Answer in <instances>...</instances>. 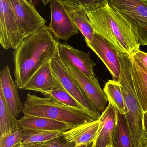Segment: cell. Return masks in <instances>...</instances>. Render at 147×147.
Instances as JSON below:
<instances>
[{
	"mask_svg": "<svg viewBox=\"0 0 147 147\" xmlns=\"http://www.w3.org/2000/svg\"><path fill=\"white\" fill-rule=\"evenodd\" d=\"M94 142H91L88 145H83V146H77L75 147H94Z\"/></svg>",
	"mask_w": 147,
	"mask_h": 147,
	"instance_id": "obj_32",
	"label": "cell"
},
{
	"mask_svg": "<svg viewBox=\"0 0 147 147\" xmlns=\"http://www.w3.org/2000/svg\"><path fill=\"white\" fill-rule=\"evenodd\" d=\"M142 1H144L146 2H147V0H142Z\"/></svg>",
	"mask_w": 147,
	"mask_h": 147,
	"instance_id": "obj_36",
	"label": "cell"
},
{
	"mask_svg": "<svg viewBox=\"0 0 147 147\" xmlns=\"http://www.w3.org/2000/svg\"><path fill=\"white\" fill-rule=\"evenodd\" d=\"M100 121L99 119L91 122L72 128L64 132V137L68 141L76 143L77 146L88 145L95 142L98 129Z\"/></svg>",
	"mask_w": 147,
	"mask_h": 147,
	"instance_id": "obj_17",
	"label": "cell"
},
{
	"mask_svg": "<svg viewBox=\"0 0 147 147\" xmlns=\"http://www.w3.org/2000/svg\"><path fill=\"white\" fill-rule=\"evenodd\" d=\"M60 85L53 73L49 62L41 67L32 76L23 89L41 93L51 91Z\"/></svg>",
	"mask_w": 147,
	"mask_h": 147,
	"instance_id": "obj_15",
	"label": "cell"
},
{
	"mask_svg": "<svg viewBox=\"0 0 147 147\" xmlns=\"http://www.w3.org/2000/svg\"><path fill=\"white\" fill-rule=\"evenodd\" d=\"M13 147H22V143L21 142H20L19 143H17L16 145H15Z\"/></svg>",
	"mask_w": 147,
	"mask_h": 147,
	"instance_id": "obj_34",
	"label": "cell"
},
{
	"mask_svg": "<svg viewBox=\"0 0 147 147\" xmlns=\"http://www.w3.org/2000/svg\"><path fill=\"white\" fill-rule=\"evenodd\" d=\"M22 112L24 115L64 123L72 128L96 120L85 111L67 106L50 98L40 97L30 93L27 94Z\"/></svg>",
	"mask_w": 147,
	"mask_h": 147,
	"instance_id": "obj_3",
	"label": "cell"
},
{
	"mask_svg": "<svg viewBox=\"0 0 147 147\" xmlns=\"http://www.w3.org/2000/svg\"><path fill=\"white\" fill-rule=\"evenodd\" d=\"M41 93L47 97L52 98L67 106L75 108L88 113L85 108L81 105L61 85L58 88L51 91Z\"/></svg>",
	"mask_w": 147,
	"mask_h": 147,
	"instance_id": "obj_24",
	"label": "cell"
},
{
	"mask_svg": "<svg viewBox=\"0 0 147 147\" xmlns=\"http://www.w3.org/2000/svg\"><path fill=\"white\" fill-rule=\"evenodd\" d=\"M45 6L47 5L52 0H40Z\"/></svg>",
	"mask_w": 147,
	"mask_h": 147,
	"instance_id": "obj_33",
	"label": "cell"
},
{
	"mask_svg": "<svg viewBox=\"0 0 147 147\" xmlns=\"http://www.w3.org/2000/svg\"><path fill=\"white\" fill-rule=\"evenodd\" d=\"M18 127L22 130H45L65 132L72 128L64 123L46 117L24 115L18 120Z\"/></svg>",
	"mask_w": 147,
	"mask_h": 147,
	"instance_id": "obj_16",
	"label": "cell"
},
{
	"mask_svg": "<svg viewBox=\"0 0 147 147\" xmlns=\"http://www.w3.org/2000/svg\"><path fill=\"white\" fill-rule=\"evenodd\" d=\"M50 64L53 73L60 84L85 108L90 115L96 120L99 119L101 116L100 111L90 101L70 73L59 52L51 59Z\"/></svg>",
	"mask_w": 147,
	"mask_h": 147,
	"instance_id": "obj_6",
	"label": "cell"
},
{
	"mask_svg": "<svg viewBox=\"0 0 147 147\" xmlns=\"http://www.w3.org/2000/svg\"><path fill=\"white\" fill-rule=\"evenodd\" d=\"M22 147H46L44 142H33L22 144Z\"/></svg>",
	"mask_w": 147,
	"mask_h": 147,
	"instance_id": "obj_29",
	"label": "cell"
},
{
	"mask_svg": "<svg viewBox=\"0 0 147 147\" xmlns=\"http://www.w3.org/2000/svg\"><path fill=\"white\" fill-rule=\"evenodd\" d=\"M108 4L127 22L141 45L147 46V2L142 0H108Z\"/></svg>",
	"mask_w": 147,
	"mask_h": 147,
	"instance_id": "obj_5",
	"label": "cell"
},
{
	"mask_svg": "<svg viewBox=\"0 0 147 147\" xmlns=\"http://www.w3.org/2000/svg\"><path fill=\"white\" fill-rule=\"evenodd\" d=\"M20 128L18 120L9 109L2 92L0 90V132L1 135L10 134Z\"/></svg>",
	"mask_w": 147,
	"mask_h": 147,
	"instance_id": "obj_21",
	"label": "cell"
},
{
	"mask_svg": "<svg viewBox=\"0 0 147 147\" xmlns=\"http://www.w3.org/2000/svg\"><path fill=\"white\" fill-rule=\"evenodd\" d=\"M140 147H147V137L145 135L141 141Z\"/></svg>",
	"mask_w": 147,
	"mask_h": 147,
	"instance_id": "obj_31",
	"label": "cell"
},
{
	"mask_svg": "<svg viewBox=\"0 0 147 147\" xmlns=\"http://www.w3.org/2000/svg\"><path fill=\"white\" fill-rule=\"evenodd\" d=\"M85 10L96 32L117 51L130 56L134 51L140 49V44L129 25L108 4L95 10Z\"/></svg>",
	"mask_w": 147,
	"mask_h": 147,
	"instance_id": "obj_2",
	"label": "cell"
},
{
	"mask_svg": "<svg viewBox=\"0 0 147 147\" xmlns=\"http://www.w3.org/2000/svg\"><path fill=\"white\" fill-rule=\"evenodd\" d=\"M51 22L49 28L58 39L68 40L71 37L79 33L76 25L65 9L63 4L58 0L50 2Z\"/></svg>",
	"mask_w": 147,
	"mask_h": 147,
	"instance_id": "obj_9",
	"label": "cell"
},
{
	"mask_svg": "<svg viewBox=\"0 0 147 147\" xmlns=\"http://www.w3.org/2000/svg\"><path fill=\"white\" fill-rule=\"evenodd\" d=\"M46 147H75L76 143L68 141L64 136H59L48 141L44 142Z\"/></svg>",
	"mask_w": 147,
	"mask_h": 147,
	"instance_id": "obj_27",
	"label": "cell"
},
{
	"mask_svg": "<svg viewBox=\"0 0 147 147\" xmlns=\"http://www.w3.org/2000/svg\"><path fill=\"white\" fill-rule=\"evenodd\" d=\"M112 147H133L126 115L117 110V123Z\"/></svg>",
	"mask_w": 147,
	"mask_h": 147,
	"instance_id": "obj_20",
	"label": "cell"
},
{
	"mask_svg": "<svg viewBox=\"0 0 147 147\" xmlns=\"http://www.w3.org/2000/svg\"><path fill=\"white\" fill-rule=\"evenodd\" d=\"M103 90L109 102L112 104L119 113L125 115L126 107L119 81L109 80L105 84Z\"/></svg>",
	"mask_w": 147,
	"mask_h": 147,
	"instance_id": "obj_22",
	"label": "cell"
},
{
	"mask_svg": "<svg viewBox=\"0 0 147 147\" xmlns=\"http://www.w3.org/2000/svg\"><path fill=\"white\" fill-rule=\"evenodd\" d=\"M143 126L144 135L147 137V111L143 112Z\"/></svg>",
	"mask_w": 147,
	"mask_h": 147,
	"instance_id": "obj_30",
	"label": "cell"
},
{
	"mask_svg": "<svg viewBox=\"0 0 147 147\" xmlns=\"http://www.w3.org/2000/svg\"><path fill=\"white\" fill-rule=\"evenodd\" d=\"M62 4L69 17L85 37V41L91 42L96 30L84 9Z\"/></svg>",
	"mask_w": 147,
	"mask_h": 147,
	"instance_id": "obj_19",
	"label": "cell"
},
{
	"mask_svg": "<svg viewBox=\"0 0 147 147\" xmlns=\"http://www.w3.org/2000/svg\"><path fill=\"white\" fill-rule=\"evenodd\" d=\"M23 39L8 0H0V44L5 50L16 49Z\"/></svg>",
	"mask_w": 147,
	"mask_h": 147,
	"instance_id": "obj_8",
	"label": "cell"
},
{
	"mask_svg": "<svg viewBox=\"0 0 147 147\" xmlns=\"http://www.w3.org/2000/svg\"><path fill=\"white\" fill-rule=\"evenodd\" d=\"M59 54L64 62L72 65L86 76L94 84L101 87L94 71L96 63L91 59L89 53L75 49L66 43H60Z\"/></svg>",
	"mask_w": 147,
	"mask_h": 147,
	"instance_id": "obj_10",
	"label": "cell"
},
{
	"mask_svg": "<svg viewBox=\"0 0 147 147\" xmlns=\"http://www.w3.org/2000/svg\"><path fill=\"white\" fill-rule=\"evenodd\" d=\"M85 42L87 46L96 53L105 65L112 75L113 80L118 81L121 74V67L117 50L96 32L92 41Z\"/></svg>",
	"mask_w": 147,
	"mask_h": 147,
	"instance_id": "obj_11",
	"label": "cell"
},
{
	"mask_svg": "<svg viewBox=\"0 0 147 147\" xmlns=\"http://www.w3.org/2000/svg\"><path fill=\"white\" fill-rule=\"evenodd\" d=\"M110 147V146H108V147Z\"/></svg>",
	"mask_w": 147,
	"mask_h": 147,
	"instance_id": "obj_37",
	"label": "cell"
},
{
	"mask_svg": "<svg viewBox=\"0 0 147 147\" xmlns=\"http://www.w3.org/2000/svg\"><path fill=\"white\" fill-rule=\"evenodd\" d=\"M121 63V74L119 83L123 95L126 107L125 114L133 147H140L144 136L143 111L139 102L132 74V63L130 56L118 52Z\"/></svg>",
	"mask_w": 147,
	"mask_h": 147,
	"instance_id": "obj_4",
	"label": "cell"
},
{
	"mask_svg": "<svg viewBox=\"0 0 147 147\" xmlns=\"http://www.w3.org/2000/svg\"><path fill=\"white\" fill-rule=\"evenodd\" d=\"M99 120V129L94 147H112L117 123V110L112 104L109 102Z\"/></svg>",
	"mask_w": 147,
	"mask_h": 147,
	"instance_id": "obj_13",
	"label": "cell"
},
{
	"mask_svg": "<svg viewBox=\"0 0 147 147\" xmlns=\"http://www.w3.org/2000/svg\"><path fill=\"white\" fill-rule=\"evenodd\" d=\"M64 132L45 130H22L21 137L22 144L33 142H44L64 134Z\"/></svg>",
	"mask_w": 147,
	"mask_h": 147,
	"instance_id": "obj_23",
	"label": "cell"
},
{
	"mask_svg": "<svg viewBox=\"0 0 147 147\" xmlns=\"http://www.w3.org/2000/svg\"><path fill=\"white\" fill-rule=\"evenodd\" d=\"M63 4L91 11L104 7L108 0H58Z\"/></svg>",
	"mask_w": 147,
	"mask_h": 147,
	"instance_id": "obj_25",
	"label": "cell"
},
{
	"mask_svg": "<svg viewBox=\"0 0 147 147\" xmlns=\"http://www.w3.org/2000/svg\"><path fill=\"white\" fill-rule=\"evenodd\" d=\"M46 25L25 38L15 49V83L23 89L30 78L59 52L60 42Z\"/></svg>",
	"mask_w": 147,
	"mask_h": 147,
	"instance_id": "obj_1",
	"label": "cell"
},
{
	"mask_svg": "<svg viewBox=\"0 0 147 147\" xmlns=\"http://www.w3.org/2000/svg\"><path fill=\"white\" fill-rule=\"evenodd\" d=\"M25 1H26L27 2L30 3L31 5H33V1H32V0H25Z\"/></svg>",
	"mask_w": 147,
	"mask_h": 147,
	"instance_id": "obj_35",
	"label": "cell"
},
{
	"mask_svg": "<svg viewBox=\"0 0 147 147\" xmlns=\"http://www.w3.org/2000/svg\"><path fill=\"white\" fill-rule=\"evenodd\" d=\"M69 71L74 78L93 105L102 113L106 108L108 98L101 87L94 84L83 74L77 69L72 65L64 62Z\"/></svg>",
	"mask_w": 147,
	"mask_h": 147,
	"instance_id": "obj_12",
	"label": "cell"
},
{
	"mask_svg": "<svg viewBox=\"0 0 147 147\" xmlns=\"http://www.w3.org/2000/svg\"><path fill=\"white\" fill-rule=\"evenodd\" d=\"M8 1L14 14L23 40L45 25L46 21L40 15L33 5L25 0Z\"/></svg>",
	"mask_w": 147,
	"mask_h": 147,
	"instance_id": "obj_7",
	"label": "cell"
},
{
	"mask_svg": "<svg viewBox=\"0 0 147 147\" xmlns=\"http://www.w3.org/2000/svg\"><path fill=\"white\" fill-rule=\"evenodd\" d=\"M133 53L147 71V53L140 51V49L135 50Z\"/></svg>",
	"mask_w": 147,
	"mask_h": 147,
	"instance_id": "obj_28",
	"label": "cell"
},
{
	"mask_svg": "<svg viewBox=\"0 0 147 147\" xmlns=\"http://www.w3.org/2000/svg\"><path fill=\"white\" fill-rule=\"evenodd\" d=\"M18 89L12 79L9 67L6 66L0 72V90L9 109L16 118L23 109V104L20 99Z\"/></svg>",
	"mask_w": 147,
	"mask_h": 147,
	"instance_id": "obj_14",
	"label": "cell"
},
{
	"mask_svg": "<svg viewBox=\"0 0 147 147\" xmlns=\"http://www.w3.org/2000/svg\"><path fill=\"white\" fill-rule=\"evenodd\" d=\"M22 132V129L19 128L10 134L1 135L0 147H13L20 142Z\"/></svg>",
	"mask_w": 147,
	"mask_h": 147,
	"instance_id": "obj_26",
	"label": "cell"
},
{
	"mask_svg": "<svg viewBox=\"0 0 147 147\" xmlns=\"http://www.w3.org/2000/svg\"><path fill=\"white\" fill-rule=\"evenodd\" d=\"M132 74L136 94L143 112L147 111V71L132 53Z\"/></svg>",
	"mask_w": 147,
	"mask_h": 147,
	"instance_id": "obj_18",
	"label": "cell"
}]
</instances>
